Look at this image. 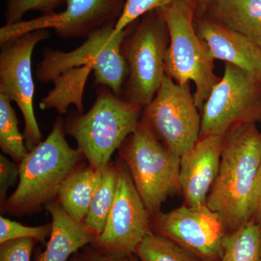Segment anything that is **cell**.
<instances>
[{
	"mask_svg": "<svg viewBox=\"0 0 261 261\" xmlns=\"http://www.w3.org/2000/svg\"><path fill=\"white\" fill-rule=\"evenodd\" d=\"M253 219L261 226V162L255 188V213Z\"/></svg>",
	"mask_w": 261,
	"mask_h": 261,
	"instance_id": "obj_30",
	"label": "cell"
},
{
	"mask_svg": "<svg viewBox=\"0 0 261 261\" xmlns=\"http://www.w3.org/2000/svg\"><path fill=\"white\" fill-rule=\"evenodd\" d=\"M19 180V167L16 163L0 155V203L1 211L4 209L8 197L7 193L10 187H13Z\"/></svg>",
	"mask_w": 261,
	"mask_h": 261,
	"instance_id": "obj_28",
	"label": "cell"
},
{
	"mask_svg": "<svg viewBox=\"0 0 261 261\" xmlns=\"http://www.w3.org/2000/svg\"><path fill=\"white\" fill-rule=\"evenodd\" d=\"M65 0H6L5 18L6 23L12 24L22 20L29 11H40L44 14L54 12Z\"/></svg>",
	"mask_w": 261,
	"mask_h": 261,
	"instance_id": "obj_26",
	"label": "cell"
},
{
	"mask_svg": "<svg viewBox=\"0 0 261 261\" xmlns=\"http://www.w3.org/2000/svg\"><path fill=\"white\" fill-rule=\"evenodd\" d=\"M93 66L88 64L63 72L53 80L54 88L41 100L42 110L56 108L60 114L66 112L68 106L75 105L78 112H83V94L85 84Z\"/></svg>",
	"mask_w": 261,
	"mask_h": 261,
	"instance_id": "obj_19",
	"label": "cell"
},
{
	"mask_svg": "<svg viewBox=\"0 0 261 261\" xmlns=\"http://www.w3.org/2000/svg\"><path fill=\"white\" fill-rule=\"evenodd\" d=\"M102 171L90 166L77 168L65 179L58 192L57 200L72 218L84 221L94 193L99 186Z\"/></svg>",
	"mask_w": 261,
	"mask_h": 261,
	"instance_id": "obj_18",
	"label": "cell"
},
{
	"mask_svg": "<svg viewBox=\"0 0 261 261\" xmlns=\"http://www.w3.org/2000/svg\"><path fill=\"white\" fill-rule=\"evenodd\" d=\"M152 232L170 239L202 261H220L227 233L219 215L207 205H183L151 216Z\"/></svg>",
	"mask_w": 261,
	"mask_h": 261,
	"instance_id": "obj_12",
	"label": "cell"
},
{
	"mask_svg": "<svg viewBox=\"0 0 261 261\" xmlns=\"http://www.w3.org/2000/svg\"><path fill=\"white\" fill-rule=\"evenodd\" d=\"M126 0H65L61 13H47V29L63 39L87 37L94 31L116 24Z\"/></svg>",
	"mask_w": 261,
	"mask_h": 261,
	"instance_id": "obj_14",
	"label": "cell"
},
{
	"mask_svg": "<svg viewBox=\"0 0 261 261\" xmlns=\"http://www.w3.org/2000/svg\"><path fill=\"white\" fill-rule=\"evenodd\" d=\"M135 254L140 261H202L170 239L154 232L139 244Z\"/></svg>",
	"mask_w": 261,
	"mask_h": 261,
	"instance_id": "obj_23",
	"label": "cell"
},
{
	"mask_svg": "<svg viewBox=\"0 0 261 261\" xmlns=\"http://www.w3.org/2000/svg\"><path fill=\"white\" fill-rule=\"evenodd\" d=\"M207 11L209 18L243 34L261 47V0H213Z\"/></svg>",
	"mask_w": 261,
	"mask_h": 261,
	"instance_id": "obj_17",
	"label": "cell"
},
{
	"mask_svg": "<svg viewBox=\"0 0 261 261\" xmlns=\"http://www.w3.org/2000/svg\"><path fill=\"white\" fill-rule=\"evenodd\" d=\"M176 0H126L124 8L115 25V34L122 32L137 18L149 12L163 10L173 4Z\"/></svg>",
	"mask_w": 261,
	"mask_h": 261,
	"instance_id": "obj_24",
	"label": "cell"
},
{
	"mask_svg": "<svg viewBox=\"0 0 261 261\" xmlns=\"http://www.w3.org/2000/svg\"><path fill=\"white\" fill-rule=\"evenodd\" d=\"M45 209L51 216V232L45 250L36 252L34 261H68L97 238L84 221L72 218L58 200L48 202Z\"/></svg>",
	"mask_w": 261,
	"mask_h": 261,
	"instance_id": "obj_16",
	"label": "cell"
},
{
	"mask_svg": "<svg viewBox=\"0 0 261 261\" xmlns=\"http://www.w3.org/2000/svg\"><path fill=\"white\" fill-rule=\"evenodd\" d=\"M118 150L151 216L161 211L168 197L181 191V157L163 145L140 121Z\"/></svg>",
	"mask_w": 261,
	"mask_h": 261,
	"instance_id": "obj_5",
	"label": "cell"
},
{
	"mask_svg": "<svg viewBox=\"0 0 261 261\" xmlns=\"http://www.w3.org/2000/svg\"><path fill=\"white\" fill-rule=\"evenodd\" d=\"M197 34L214 60L235 65L261 81V47L251 39L211 18L197 22Z\"/></svg>",
	"mask_w": 261,
	"mask_h": 261,
	"instance_id": "obj_15",
	"label": "cell"
},
{
	"mask_svg": "<svg viewBox=\"0 0 261 261\" xmlns=\"http://www.w3.org/2000/svg\"><path fill=\"white\" fill-rule=\"evenodd\" d=\"M184 3H186V4L190 5L191 8H193L194 10H195V12H197V0H181Z\"/></svg>",
	"mask_w": 261,
	"mask_h": 261,
	"instance_id": "obj_33",
	"label": "cell"
},
{
	"mask_svg": "<svg viewBox=\"0 0 261 261\" xmlns=\"http://www.w3.org/2000/svg\"><path fill=\"white\" fill-rule=\"evenodd\" d=\"M142 107L128 102L102 86L87 113L70 116L65 132L75 139L89 166L102 171L140 123Z\"/></svg>",
	"mask_w": 261,
	"mask_h": 261,
	"instance_id": "obj_3",
	"label": "cell"
},
{
	"mask_svg": "<svg viewBox=\"0 0 261 261\" xmlns=\"http://www.w3.org/2000/svg\"><path fill=\"white\" fill-rule=\"evenodd\" d=\"M82 253L84 261H140L135 253H104L91 246H86Z\"/></svg>",
	"mask_w": 261,
	"mask_h": 261,
	"instance_id": "obj_29",
	"label": "cell"
},
{
	"mask_svg": "<svg viewBox=\"0 0 261 261\" xmlns=\"http://www.w3.org/2000/svg\"><path fill=\"white\" fill-rule=\"evenodd\" d=\"M260 261H261V257H260Z\"/></svg>",
	"mask_w": 261,
	"mask_h": 261,
	"instance_id": "obj_34",
	"label": "cell"
},
{
	"mask_svg": "<svg viewBox=\"0 0 261 261\" xmlns=\"http://www.w3.org/2000/svg\"><path fill=\"white\" fill-rule=\"evenodd\" d=\"M11 102L0 93V147L19 164L29 150L23 135L19 132L18 117Z\"/></svg>",
	"mask_w": 261,
	"mask_h": 261,
	"instance_id": "obj_22",
	"label": "cell"
},
{
	"mask_svg": "<svg viewBox=\"0 0 261 261\" xmlns=\"http://www.w3.org/2000/svg\"><path fill=\"white\" fill-rule=\"evenodd\" d=\"M197 9L196 13H197L198 15H202L205 14L213 0H197Z\"/></svg>",
	"mask_w": 261,
	"mask_h": 261,
	"instance_id": "obj_31",
	"label": "cell"
},
{
	"mask_svg": "<svg viewBox=\"0 0 261 261\" xmlns=\"http://www.w3.org/2000/svg\"><path fill=\"white\" fill-rule=\"evenodd\" d=\"M51 224L27 226L0 216V244L16 239L30 238L44 243L50 237Z\"/></svg>",
	"mask_w": 261,
	"mask_h": 261,
	"instance_id": "obj_25",
	"label": "cell"
},
{
	"mask_svg": "<svg viewBox=\"0 0 261 261\" xmlns=\"http://www.w3.org/2000/svg\"><path fill=\"white\" fill-rule=\"evenodd\" d=\"M260 162L261 132L256 123L238 125L224 136L219 174L206 205L219 215L227 233L253 219Z\"/></svg>",
	"mask_w": 261,
	"mask_h": 261,
	"instance_id": "obj_1",
	"label": "cell"
},
{
	"mask_svg": "<svg viewBox=\"0 0 261 261\" xmlns=\"http://www.w3.org/2000/svg\"></svg>",
	"mask_w": 261,
	"mask_h": 261,
	"instance_id": "obj_35",
	"label": "cell"
},
{
	"mask_svg": "<svg viewBox=\"0 0 261 261\" xmlns=\"http://www.w3.org/2000/svg\"><path fill=\"white\" fill-rule=\"evenodd\" d=\"M118 178V163H108L102 169L100 182L84 220L97 237L102 232L112 208L116 198Z\"/></svg>",
	"mask_w": 261,
	"mask_h": 261,
	"instance_id": "obj_21",
	"label": "cell"
},
{
	"mask_svg": "<svg viewBox=\"0 0 261 261\" xmlns=\"http://www.w3.org/2000/svg\"><path fill=\"white\" fill-rule=\"evenodd\" d=\"M65 134L64 122L58 117L47 138L24 156L18 164L16 190L7 200L3 212L32 214L58 197L65 179L84 158L68 145Z\"/></svg>",
	"mask_w": 261,
	"mask_h": 261,
	"instance_id": "obj_2",
	"label": "cell"
},
{
	"mask_svg": "<svg viewBox=\"0 0 261 261\" xmlns=\"http://www.w3.org/2000/svg\"><path fill=\"white\" fill-rule=\"evenodd\" d=\"M224 136L199 139L181 156L179 181L185 205H206L221 163Z\"/></svg>",
	"mask_w": 261,
	"mask_h": 261,
	"instance_id": "obj_13",
	"label": "cell"
},
{
	"mask_svg": "<svg viewBox=\"0 0 261 261\" xmlns=\"http://www.w3.org/2000/svg\"><path fill=\"white\" fill-rule=\"evenodd\" d=\"M68 261H84V255L82 252H76L73 255Z\"/></svg>",
	"mask_w": 261,
	"mask_h": 261,
	"instance_id": "obj_32",
	"label": "cell"
},
{
	"mask_svg": "<svg viewBox=\"0 0 261 261\" xmlns=\"http://www.w3.org/2000/svg\"><path fill=\"white\" fill-rule=\"evenodd\" d=\"M116 24H109L91 33L85 42L70 51L47 47L35 74L42 83L53 82L66 70L90 64L93 66L95 84L121 95L123 83L128 76V66L122 54L121 46L128 29L115 34Z\"/></svg>",
	"mask_w": 261,
	"mask_h": 261,
	"instance_id": "obj_6",
	"label": "cell"
},
{
	"mask_svg": "<svg viewBox=\"0 0 261 261\" xmlns=\"http://www.w3.org/2000/svg\"><path fill=\"white\" fill-rule=\"evenodd\" d=\"M49 35L47 29L38 30L1 44L0 93L16 103L21 111L25 123L23 135L28 150L42 142L34 109L32 54L38 43Z\"/></svg>",
	"mask_w": 261,
	"mask_h": 261,
	"instance_id": "obj_10",
	"label": "cell"
},
{
	"mask_svg": "<svg viewBox=\"0 0 261 261\" xmlns=\"http://www.w3.org/2000/svg\"><path fill=\"white\" fill-rule=\"evenodd\" d=\"M159 10L169 37L165 59L166 74L180 85L190 82L195 84L194 100L201 112L220 79L214 72L215 60L196 31L195 10L181 0Z\"/></svg>",
	"mask_w": 261,
	"mask_h": 261,
	"instance_id": "obj_4",
	"label": "cell"
},
{
	"mask_svg": "<svg viewBox=\"0 0 261 261\" xmlns=\"http://www.w3.org/2000/svg\"><path fill=\"white\" fill-rule=\"evenodd\" d=\"M260 257L261 226L253 219L223 239L220 261H260Z\"/></svg>",
	"mask_w": 261,
	"mask_h": 261,
	"instance_id": "obj_20",
	"label": "cell"
},
{
	"mask_svg": "<svg viewBox=\"0 0 261 261\" xmlns=\"http://www.w3.org/2000/svg\"><path fill=\"white\" fill-rule=\"evenodd\" d=\"M199 111L189 84L180 85L166 75L153 99L144 108L140 123L181 157L200 139Z\"/></svg>",
	"mask_w": 261,
	"mask_h": 261,
	"instance_id": "obj_9",
	"label": "cell"
},
{
	"mask_svg": "<svg viewBox=\"0 0 261 261\" xmlns=\"http://www.w3.org/2000/svg\"><path fill=\"white\" fill-rule=\"evenodd\" d=\"M116 198L106 226L90 246L109 254L135 253L152 233L151 215L141 198L128 168L120 159Z\"/></svg>",
	"mask_w": 261,
	"mask_h": 261,
	"instance_id": "obj_11",
	"label": "cell"
},
{
	"mask_svg": "<svg viewBox=\"0 0 261 261\" xmlns=\"http://www.w3.org/2000/svg\"><path fill=\"white\" fill-rule=\"evenodd\" d=\"M34 239H16L0 244V261H32Z\"/></svg>",
	"mask_w": 261,
	"mask_h": 261,
	"instance_id": "obj_27",
	"label": "cell"
},
{
	"mask_svg": "<svg viewBox=\"0 0 261 261\" xmlns=\"http://www.w3.org/2000/svg\"><path fill=\"white\" fill-rule=\"evenodd\" d=\"M200 138L224 136L233 127L261 122V81L226 63L224 75L202 107Z\"/></svg>",
	"mask_w": 261,
	"mask_h": 261,
	"instance_id": "obj_8",
	"label": "cell"
},
{
	"mask_svg": "<svg viewBox=\"0 0 261 261\" xmlns=\"http://www.w3.org/2000/svg\"><path fill=\"white\" fill-rule=\"evenodd\" d=\"M168 33L159 10L143 15L135 33L121 46L128 66L125 98L145 108L153 99L166 76Z\"/></svg>",
	"mask_w": 261,
	"mask_h": 261,
	"instance_id": "obj_7",
	"label": "cell"
}]
</instances>
